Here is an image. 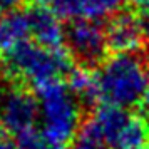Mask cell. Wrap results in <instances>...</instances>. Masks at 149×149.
<instances>
[{
    "label": "cell",
    "mask_w": 149,
    "mask_h": 149,
    "mask_svg": "<svg viewBox=\"0 0 149 149\" xmlns=\"http://www.w3.org/2000/svg\"><path fill=\"white\" fill-rule=\"evenodd\" d=\"M15 149H65L64 144H55L44 136L42 131L30 129L24 134L17 136Z\"/></svg>",
    "instance_id": "cell-13"
},
{
    "label": "cell",
    "mask_w": 149,
    "mask_h": 149,
    "mask_svg": "<svg viewBox=\"0 0 149 149\" xmlns=\"http://www.w3.org/2000/svg\"><path fill=\"white\" fill-rule=\"evenodd\" d=\"M3 136H5L3 134V127H2V124H0V137H3Z\"/></svg>",
    "instance_id": "cell-18"
},
{
    "label": "cell",
    "mask_w": 149,
    "mask_h": 149,
    "mask_svg": "<svg viewBox=\"0 0 149 149\" xmlns=\"http://www.w3.org/2000/svg\"><path fill=\"white\" fill-rule=\"evenodd\" d=\"M52 10L61 19L99 20L111 19L119 12L122 0H52Z\"/></svg>",
    "instance_id": "cell-7"
},
{
    "label": "cell",
    "mask_w": 149,
    "mask_h": 149,
    "mask_svg": "<svg viewBox=\"0 0 149 149\" xmlns=\"http://www.w3.org/2000/svg\"><path fill=\"white\" fill-rule=\"evenodd\" d=\"M148 72L139 52H114L94 72L97 101L122 109L141 104Z\"/></svg>",
    "instance_id": "cell-1"
},
{
    "label": "cell",
    "mask_w": 149,
    "mask_h": 149,
    "mask_svg": "<svg viewBox=\"0 0 149 149\" xmlns=\"http://www.w3.org/2000/svg\"><path fill=\"white\" fill-rule=\"evenodd\" d=\"M40 131L55 144L74 139L81 127V99L70 91L65 82L55 81L37 89Z\"/></svg>",
    "instance_id": "cell-3"
},
{
    "label": "cell",
    "mask_w": 149,
    "mask_h": 149,
    "mask_svg": "<svg viewBox=\"0 0 149 149\" xmlns=\"http://www.w3.org/2000/svg\"><path fill=\"white\" fill-rule=\"evenodd\" d=\"M139 12L142 14H149V0H129Z\"/></svg>",
    "instance_id": "cell-14"
},
{
    "label": "cell",
    "mask_w": 149,
    "mask_h": 149,
    "mask_svg": "<svg viewBox=\"0 0 149 149\" xmlns=\"http://www.w3.org/2000/svg\"><path fill=\"white\" fill-rule=\"evenodd\" d=\"M0 2L3 3V7L7 10H12V8H17V5L20 3L22 0H0Z\"/></svg>",
    "instance_id": "cell-17"
},
{
    "label": "cell",
    "mask_w": 149,
    "mask_h": 149,
    "mask_svg": "<svg viewBox=\"0 0 149 149\" xmlns=\"http://www.w3.org/2000/svg\"><path fill=\"white\" fill-rule=\"evenodd\" d=\"M109 50L112 52H141L149 42L141 15L132 12H117L106 27Z\"/></svg>",
    "instance_id": "cell-6"
},
{
    "label": "cell",
    "mask_w": 149,
    "mask_h": 149,
    "mask_svg": "<svg viewBox=\"0 0 149 149\" xmlns=\"http://www.w3.org/2000/svg\"><path fill=\"white\" fill-rule=\"evenodd\" d=\"M27 12L34 42L49 49H62L65 45V27L54 10L35 3Z\"/></svg>",
    "instance_id": "cell-8"
},
{
    "label": "cell",
    "mask_w": 149,
    "mask_h": 149,
    "mask_svg": "<svg viewBox=\"0 0 149 149\" xmlns=\"http://www.w3.org/2000/svg\"><path fill=\"white\" fill-rule=\"evenodd\" d=\"M72 149H111L106 136L101 127L95 124L92 117H89L81 124L79 131L72 139Z\"/></svg>",
    "instance_id": "cell-12"
},
{
    "label": "cell",
    "mask_w": 149,
    "mask_h": 149,
    "mask_svg": "<svg viewBox=\"0 0 149 149\" xmlns=\"http://www.w3.org/2000/svg\"><path fill=\"white\" fill-rule=\"evenodd\" d=\"M65 49L79 65H101L109 50L106 27L99 20H70L65 27Z\"/></svg>",
    "instance_id": "cell-4"
},
{
    "label": "cell",
    "mask_w": 149,
    "mask_h": 149,
    "mask_svg": "<svg viewBox=\"0 0 149 149\" xmlns=\"http://www.w3.org/2000/svg\"><path fill=\"white\" fill-rule=\"evenodd\" d=\"M32 37L27 10L12 8L0 17V50L5 54Z\"/></svg>",
    "instance_id": "cell-9"
},
{
    "label": "cell",
    "mask_w": 149,
    "mask_h": 149,
    "mask_svg": "<svg viewBox=\"0 0 149 149\" xmlns=\"http://www.w3.org/2000/svg\"><path fill=\"white\" fill-rule=\"evenodd\" d=\"M67 84L70 91L74 92L82 102L87 101H97V89H95V74H92L87 67L79 65L72 67L69 70Z\"/></svg>",
    "instance_id": "cell-11"
},
{
    "label": "cell",
    "mask_w": 149,
    "mask_h": 149,
    "mask_svg": "<svg viewBox=\"0 0 149 149\" xmlns=\"http://www.w3.org/2000/svg\"><path fill=\"white\" fill-rule=\"evenodd\" d=\"M39 121L37 95L20 86L0 91V124L8 134L20 136L34 129Z\"/></svg>",
    "instance_id": "cell-5"
},
{
    "label": "cell",
    "mask_w": 149,
    "mask_h": 149,
    "mask_svg": "<svg viewBox=\"0 0 149 149\" xmlns=\"http://www.w3.org/2000/svg\"><path fill=\"white\" fill-rule=\"evenodd\" d=\"M112 149H149V122L141 116L129 114L112 142Z\"/></svg>",
    "instance_id": "cell-10"
},
{
    "label": "cell",
    "mask_w": 149,
    "mask_h": 149,
    "mask_svg": "<svg viewBox=\"0 0 149 149\" xmlns=\"http://www.w3.org/2000/svg\"><path fill=\"white\" fill-rule=\"evenodd\" d=\"M142 106L146 111H149V72H148V82H146V91H144V95H142Z\"/></svg>",
    "instance_id": "cell-15"
},
{
    "label": "cell",
    "mask_w": 149,
    "mask_h": 149,
    "mask_svg": "<svg viewBox=\"0 0 149 149\" xmlns=\"http://www.w3.org/2000/svg\"><path fill=\"white\" fill-rule=\"evenodd\" d=\"M0 149H15V146L10 139H7L3 136V137H0Z\"/></svg>",
    "instance_id": "cell-16"
},
{
    "label": "cell",
    "mask_w": 149,
    "mask_h": 149,
    "mask_svg": "<svg viewBox=\"0 0 149 149\" xmlns=\"http://www.w3.org/2000/svg\"><path fill=\"white\" fill-rule=\"evenodd\" d=\"M5 67L12 77L39 89L61 81L74 65L67 49H49L29 40L5 54Z\"/></svg>",
    "instance_id": "cell-2"
}]
</instances>
